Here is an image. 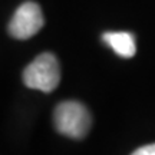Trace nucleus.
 I'll return each mask as SVG.
<instances>
[{
    "mask_svg": "<svg viewBox=\"0 0 155 155\" xmlns=\"http://www.w3.org/2000/svg\"><path fill=\"white\" fill-rule=\"evenodd\" d=\"M92 118L86 106L76 101H65L55 108L53 125L56 131L72 139H82L91 129Z\"/></svg>",
    "mask_w": 155,
    "mask_h": 155,
    "instance_id": "f257e3e1",
    "label": "nucleus"
},
{
    "mask_svg": "<svg viewBox=\"0 0 155 155\" xmlns=\"http://www.w3.org/2000/svg\"><path fill=\"white\" fill-rule=\"evenodd\" d=\"M23 82L30 89L45 94L53 92L61 82V68L56 56L45 52L35 58L23 71Z\"/></svg>",
    "mask_w": 155,
    "mask_h": 155,
    "instance_id": "f03ea898",
    "label": "nucleus"
},
{
    "mask_svg": "<svg viewBox=\"0 0 155 155\" xmlns=\"http://www.w3.org/2000/svg\"><path fill=\"white\" fill-rule=\"evenodd\" d=\"M43 23L45 19L40 6L35 2H25L16 9L7 30L12 38L26 40L38 33L43 28Z\"/></svg>",
    "mask_w": 155,
    "mask_h": 155,
    "instance_id": "7ed1b4c3",
    "label": "nucleus"
},
{
    "mask_svg": "<svg viewBox=\"0 0 155 155\" xmlns=\"http://www.w3.org/2000/svg\"><path fill=\"white\" fill-rule=\"evenodd\" d=\"M102 40L105 42L118 56L129 59L135 56L137 46H135V38L132 33L128 32H106L102 35Z\"/></svg>",
    "mask_w": 155,
    "mask_h": 155,
    "instance_id": "20e7f679",
    "label": "nucleus"
},
{
    "mask_svg": "<svg viewBox=\"0 0 155 155\" xmlns=\"http://www.w3.org/2000/svg\"><path fill=\"white\" fill-rule=\"evenodd\" d=\"M131 155H155V144H150L141 147L137 151H134Z\"/></svg>",
    "mask_w": 155,
    "mask_h": 155,
    "instance_id": "39448f33",
    "label": "nucleus"
}]
</instances>
